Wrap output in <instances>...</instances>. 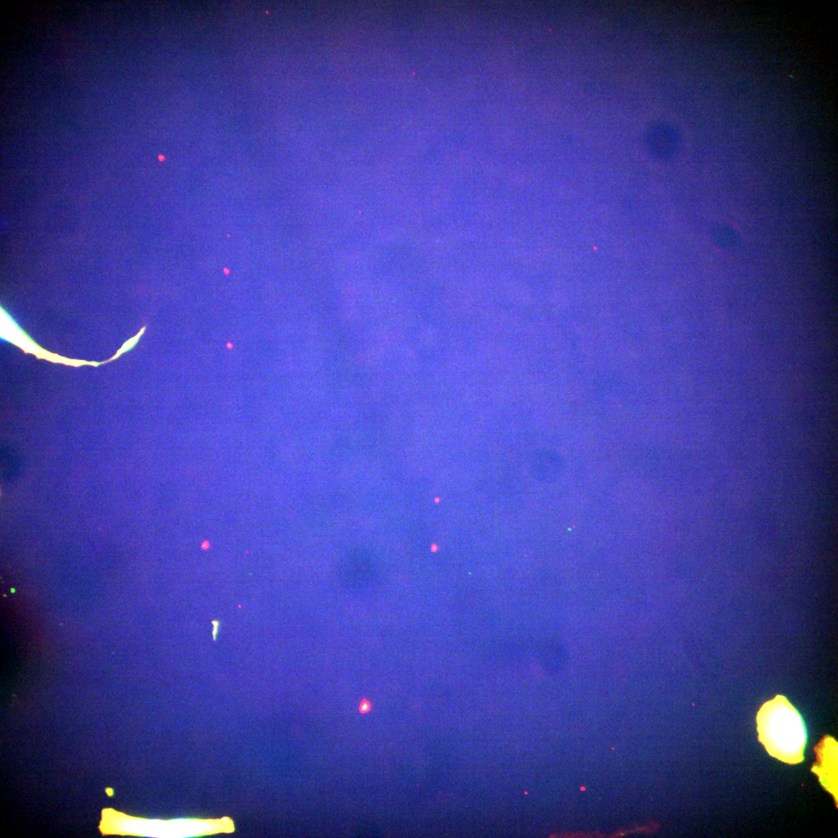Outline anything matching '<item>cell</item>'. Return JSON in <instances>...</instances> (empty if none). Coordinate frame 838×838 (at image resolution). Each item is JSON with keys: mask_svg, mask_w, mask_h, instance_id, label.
<instances>
[{"mask_svg": "<svg viewBox=\"0 0 838 838\" xmlns=\"http://www.w3.org/2000/svg\"><path fill=\"white\" fill-rule=\"evenodd\" d=\"M759 741L767 753L791 765L803 761L806 731L798 711L784 696L763 705L757 717Z\"/></svg>", "mask_w": 838, "mask_h": 838, "instance_id": "obj_1", "label": "cell"}, {"mask_svg": "<svg viewBox=\"0 0 838 838\" xmlns=\"http://www.w3.org/2000/svg\"><path fill=\"white\" fill-rule=\"evenodd\" d=\"M818 748L820 764L817 767L816 774L826 789L837 798V743L832 738H826Z\"/></svg>", "mask_w": 838, "mask_h": 838, "instance_id": "obj_2", "label": "cell"}, {"mask_svg": "<svg viewBox=\"0 0 838 838\" xmlns=\"http://www.w3.org/2000/svg\"><path fill=\"white\" fill-rule=\"evenodd\" d=\"M1 479L4 483H11L20 476L22 472L23 460L20 454L9 448H2Z\"/></svg>", "mask_w": 838, "mask_h": 838, "instance_id": "obj_3", "label": "cell"}, {"mask_svg": "<svg viewBox=\"0 0 838 838\" xmlns=\"http://www.w3.org/2000/svg\"><path fill=\"white\" fill-rule=\"evenodd\" d=\"M371 703L367 700H364L360 702L359 710L361 714H366V712L371 711Z\"/></svg>", "mask_w": 838, "mask_h": 838, "instance_id": "obj_4", "label": "cell"}, {"mask_svg": "<svg viewBox=\"0 0 838 838\" xmlns=\"http://www.w3.org/2000/svg\"><path fill=\"white\" fill-rule=\"evenodd\" d=\"M213 625H214V628H213V638H214V640H215V641H216V640H217V633H218L219 628H220V626H221V624H222V623H221L220 621H214L213 622Z\"/></svg>", "mask_w": 838, "mask_h": 838, "instance_id": "obj_5", "label": "cell"}]
</instances>
